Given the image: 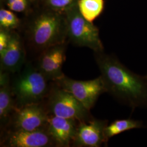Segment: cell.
<instances>
[{
	"instance_id": "6da1fadb",
	"label": "cell",
	"mask_w": 147,
	"mask_h": 147,
	"mask_svg": "<svg viewBox=\"0 0 147 147\" xmlns=\"http://www.w3.org/2000/svg\"><path fill=\"white\" fill-rule=\"evenodd\" d=\"M95 61L110 93L133 110L147 108V79L132 71L116 57L95 53Z\"/></svg>"
},
{
	"instance_id": "7a4b0ae2",
	"label": "cell",
	"mask_w": 147,
	"mask_h": 147,
	"mask_svg": "<svg viewBox=\"0 0 147 147\" xmlns=\"http://www.w3.org/2000/svg\"><path fill=\"white\" fill-rule=\"evenodd\" d=\"M28 36L34 47L42 50L64 44L67 38L64 13L50 9L40 13L30 23Z\"/></svg>"
},
{
	"instance_id": "3957f363",
	"label": "cell",
	"mask_w": 147,
	"mask_h": 147,
	"mask_svg": "<svg viewBox=\"0 0 147 147\" xmlns=\"http://www.w3.org/2000/svg\"><path fill=\"white\" fill-rule=\"evenodd\" d=\"M47 81L37 67L26 64L11 85L16 108L28 104L42 103L50 91Z\"/></svg>"
},
{
	"instance_id": "277c9868",
	"label": "cell",
	"mask_w": 147,
	"mask_h": 147,
	"mask_svg": "<svg viewBox=\"0 0 147 147\" xmlns=\"http://www.w3.org/2000/svg\"><path fill=\"white\" fill-rule=\"evenodd\" d=\"M64 14L67 38L71 42L79 47H88L95 53L103 51L98 28L81 14L78 3L65 11Z\"/></svg>"
},
{
	"instance_id": "5b68a950",
	"label": "cell",
	"mask_w": 147,
	"mask_h": 147,
	"mask_svg": "<svg viewBox=\"0 0 147 147\" xmlns=\"http://www.w3.org/2000/svg\"><path fill=\"white\" fill-rule=\"evenodd\" d=\"M46 109L50 115L78 121L92 118L89 110L73 95L57 85L47 95Z\"/></svg>"
},
{
	"instance_id": "8992f818",
	"label": "cell",
	"mask_w": 147,
	"mask_h": 147,
	"mask_svg": "<svg viewBox=\"0 0 147 147\" xmlns=\"http://www.w3.org/2000/svg\"><path fill=\"white\" fill-rule=\"evenodd\" d=\"M55 83L71 93L89 110L94 106L100 95L107 92L101 75L88 81L75 80L64 75Z\"/></svg>"
},
{
	"instance_id": "52a82bcc",
	"label": "cell",
	"mask_w": 147,
	"mask_h": 147,
	"mask_svg": "<svg viewBox=\"0 0 147 147\" xmlns=\"http://www.w3.org/2000/svg\"><path fill=\"white\" fill-rule=\"evenodd\" d=\"M50 115L42 103H35L18 107L13 113V129L36 131L47 129Z\"/></svg>"
},
{
	"instance_id": "ba28073f",
	"label": "cell",
	"mask_w": 147,
	"mask_h": 147,
	"mask_svg": "<svg viewBox=\"0 0 147 147\" xmlns=\"http://www.w3.org/2000/svg\"><path fill=\"white\" fill-rule=\"evenodd\" d=\"M106 120L91 118L88 121H79L73 146L77 147H99L107 142L105 136Z\"/></svg>"
},
{
	"instance_id": "9c48e42d",
	"label": "cell",
	"mask_w": 147,
	"mask_h": 147,
	"mask_svg": "<svg viewBox=\"0 0 147 147\" xmlns=\"http://www.w3.org/2000/svg\"><path fill=\"white\" fill-rule=\"evenodd\" d=\"M1 147H56L47 129L25 131L13 129L8 132L1 143Z\"/></svg>"
},
{
	"instance_id": "30bf717a",
	"label": "cell",
	"mask_w": 147,
	"mask_h": 147,
	"mask_svg": "<svg viewBox=\"0 0 147 147\" xmlns=\"http://www.w3.org/2000/svg\"><path fill=\"white\" fill-rule=\"evenodd\" d=\"M65 43L42 50L39 57L37 68L47 81H56L64 76L62 67L65 60Z\"/></svg>"
},
{
	"instance_id": "8fae6325",
	"label": "cell",
	"mask_w": 147,
	"mask_h": 147,
	"mask_svg": "<svg viewBox=\"0 0 147 147\" xmlns=\"http://www.w3.org/2000/svg\"><path fill=\"white\" fill-rule=\"evenodd\" d=\"M78 121L50 115L47 130L56 147H67L73 144Z\"/></svg>"
},
{
	"instance_id": "7c38bea8",
	"label": "cell",
	"mask_w": 147,
	"mask_h": 147,
	"mask_svg": "<svg viewBox=\"0 0 147 147\" xmlns=\"http://www.w3.org/2000/svg\"><path fill=\"white\" fill-rule=\"evenodd\" d=\"M25 57L20 37L16 32H11L7 47L0 53L1 70L11 73L19 71L24 64Z\"/></svg>"
},
{
	"instance_id": "4fadbf2b",
	"label": "cell",
	"mask_w": 147,
	"mask_h": 147,
	"mask_svg": "<svg viewBox=\"0 0 147 147\" xmlns=\"http://www.w3.org/2000/svg\"><path fill=\"white\" fill-rule=\"evenodd\" d=\"M9 73L0 71V120L5 124L16 109V101L11 89Z\"/></svg>"
},
{
	"instance_id": "5bb4252c",
	"label": "cell",
	"mask_w": 147,
	"mask_h": 147,
	"mask_svg": "<svg viewBox=\"0 0 147 147\" xmlns=\"http://www.w3.org/2000/svg\"><path fill=\"white\" fill-rule=\"evenodd\" d=\"M143 126L142 121L131 118L118 119L113 121L105 127V136L107 142L112 137L132 129L141 128Z\"/></svg>"
},
{
	"instance_id": "9a60e30c",
	"label": "cell",
	"mask_w": 147,
	"mask_h": 147,
	"mask_svg": "<svg viewBox=\"0 0 147 147\" xmlns=\"http://www.w3.org/2000/svg\"><path fill=\"white\" fill-rule=\"evenodd\" d=\"M79 11L84 18L92 22L99 16L104 8L103 0H79Z\"/></svg>"
},
{
	"instance_id": "2e32d148",
	"label": "cell",
	"mask_w": 147,
	"mask_h": 147,
	"mask_svg": "<svg viewBox=\"0 0 147 147\" xmlns=\"http://www.w3.org/2000/svg\"><path fill=\"white\" fill-rule=\"evenodd\" d=\"M20 23V20L11 11L1 8L0 27L1 28L11 31L18 28Z\"/></svg>"
},
{
	"instance_id": "e0dca14e",
	"label": "cell",
	"mask_w": 147,
	"mask_h": 147,
	"mask_svg": "<svg viewBox=\"0 0 147 147\" xmlns=\"http://www.w3.org/2000/svg\"><path fill=\"white\" fill-rule=\"evenodd\" d=\"M49 9L64 13L71 6L78 3L79 0H44Z\"/></svg>"
},
{
	"instance_id": "ac0fdd59",
	"label": "cell",
	"mask_w": 147,
	"mask_h": 147,
	"mask_svg": "<svg viewBox=\"0 0 147 147\" xmlns=\"http://www.w3.org/2000/svg\"><path fill=\"white\" fill-rule=\"evenodd\" d=\"M5 1L9 10L16 12L25 11L28 5V0H5Z\"/></svg>"
},
{
	"instance_id": "d6986e66",
	"label": "cell",
	"mask_w": 147,
	"mask_h": 147,
	"mask_svg": "<svg viewBox=\"0 0 147 147\" xmlns=\"http://www.w3.org/2000/svg\"><path fill=\"white\" fill-rule=\"evenodd\" d=\"M11 31L3 28L0 29V53L7 47L11 38Z\"/></svg>"
},
{
	"instance_id": "ffe728a7",
	"label": "cell",
	"mask_w": 147,
	"mask_h": 147,
	"mask_svg": "<svg viewBox=\"0 0 147 147\" xmlns=\"http://www.w3.org/2000/svg\"><path fill=\"white\" fill-rule=\"evenodd\" d=\"M146 78H147V75H146Z\"/></svg>"
},
{
	"instance_id": "44dd1931",
	"label": "cell",
	"mask_w": 147,
	"mask_h": 147,
	"mask_svg": "<svg viewBox=\"0 0 147 147\" xmlns=\"http://www.w3.org/2000/svg\"><path fill=\"white\" fill-rule=\"evenodd\" d=\"M31 1H36V0H31Z\"/></svg>"
}]
</instances>
